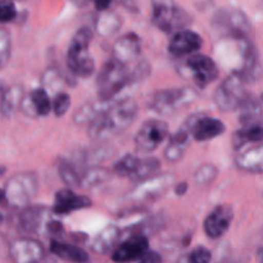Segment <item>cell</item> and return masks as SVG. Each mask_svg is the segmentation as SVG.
I'll return each mask as SVG.
<instances>
[{
	"label": "cell",
	"mask_w": 263,
	"mask_h": 263,
	"mask_svg": "<svg viewBox=\"0 0 263 263\" xmlns=\"http://www.w3.org/2000/svg\"><path fill=\"white\" fill-rule=\"evenodd\" d=\"M138 110V104L134 100L115 99L89 123L87 134L92 140H109L133 125Z\"/></svg>",
	"instance_id": "obj_1"
},
{
	"label": "cell",
	"mask_w": 263,
	"mask_h": 263,
	"mask_svg": "<svg viewBox=\"0 0 263 263\" xmlns=\"http://www.w3.org/2000/svg\"><path fill=\"white\" fill-rule=\"evenodd\" d=\"M131 84H134L133 74L127 64L121 63L113 58L109 59L105 62L98 74V98L102 100L116 99L120 91Z\"/></svg>",
	"instance_id": "obj_2"
},
{
	"label": "cell",
	"mask_w": 263,
	"mask_h": 263,
	"mask_svg": "<svg viewBox=\"0 0 263 263\" xmlns=\"http://www.w3.org/2000/svg\"><path fill=\"white\" fill-rule=\"evenodd\" d=\"M92 40V31L89 27H81L76 31L67 50V67L79 77L91 76L95 69L94 59L87 53Z\"/></svg>",
	"instance_id": "obj_3"
},
{
	"label": "cell",
	"mask_w": 263,
	"mask_h": 263,
	"mask_svg": "<svg viewBox=\"0 0 263 263\" xmlns=\"http://www.w3.org/2000/svg\"><path fill=\"white\" fill-rule=\"evenodd\" d=\"M248 85L249 82L240 72H231L215 91L213 100L216 105L223 112L238 109L239 105L248 95V91H247Z\"/></svg>",
	"instance_id": "obj_4"
},
{
	"label": "cell",
	"mask_w": 263,
	"mask_h": 263,
	"mask_svg": "<svg viewBox=\"0 0 263 263\" xmlns=\"http://www.w3.org/2000/svg\"><path fill=\"white\" fill-rule=\"evenodd\" d=\"M37 176L33 172H20L5 184L4 200L13 208H25L37 193Z\"/></svg>",
	"instance_id": "obj_5"
},
{
	"label": "cell",
	"mask_w": 263,
	"mask_h": 263,
	"mask_svg": "<svg viewBox=\"0 0 263 263\" xmlns=\"http://www.w3.org/2000/svg\"><path fill=\"white\" fill-rule=\"evenodd\" d=\"M198 94L192 87H174L154 92L151 99V109L162 116H170L187 107L197 99Z\"/></svg>",
	"instance_id": "obj_6"
},
{
	"label": "cell",
	"mask_w": 263,
	"mask_h": 263,
	"mask_svg": "<svg viewBox=\"0 0 263 263\" xmlns=\"http://www.w3.org/2000/svg\"><path fill=\"white\" fill-rule=\"evenodd\" d=\"M212 26L222 37L252 39V26L246 13L235 8H223L215 14Z\"/></svg>",
	"instance_id": "obj_7"
},
{
	"label": "cell",
	"mask_w": 263,
	"mask_h": 263,
	"mask_svg": "<svg viewBox=\"0 0 263 263\" xmlns=\"http://www.w3.org/2000/svg\"><path fill=\"white\" fill-rule=\"evenodd\" d=\"M153 14L152 21L161 31L166 33L181 30L192 22L186 10L175 3V0H152Z\"/></svg>",
	"instance_id": "obj_8"
},
{
	"label": "cell",
	"mask_w": 263,
	"mask_h": 263,
	"mask_svg": "<svg viewBox=\"0 0 263 263\" xmlns=\"http://www.w3.org/2000/svg\"><path fill=\"white\" fill-rule=\"evenodd\" d=\"M170 127L164 121L148 120L135 135V146L141 153L154 152L168 136Z\"/></svg>",
	"instance_id": "obj_9"
},
{
	"label": "cell",
	"mask_w": 263,
	"mask_h": 263,
	"mask_svg": "<svg viewBox=\"0 0 263 263\" xmlns=\"http://www.w3.org/2000/svg\"><path fill=\"white\" fill-rule=\"evenodd\" d=\"M184 69L187 72L185 74L192 77L194 84L200 89H204L218 77L217 64L212 58L204 54H190L185 62ZM184 69L181 72H184Z\"/></svg>",
	"instance_id": "obj_10"
},
{
	"label": "cell",
	"mask_w": 263,
	"mask_h": 263,
	"mask_svg": "<svg viewBox=\"0 0 263 263\" xmlns=\"http://www.w3.org/2000/svg\"><path fill=\"white\" fill-rule=\"evenodd\" d=\"M174 179L175 176L171 174L152 175L138 181V185L134 187L128 197L133 200H154L171 186Z\"/></svg>",
	"instance_id": "obj_11"
},
{
	"label": "cell",
	"mask_w": 263,
	"mask_h": 263,
	"mask_svg": "<svg viewBox=\"0 0 263 263\" xmlns=\"http://www.w3.org/2000/svg\"><path fill=\"white\" fill-rule=\"evenodd\" d=\"M192 138L197 141H208L222 135L226 126L222 121L207 116H193L186 121Z\"/></svg>",
	"instance_id": "obj_12"
},
{
	"label": "cell",
	"mask_w": 263,
	"mask_h": 263,
	"mask_svg": "<svg viewBox=\"0 0 263 263\" xmlns=\"http://www.w3.org/2000/svg\"><path fill=\"white\" fill-rule=\"evenodd\" d=\"M149 249V240L143 234H136L116 246L112 251V259L115 262L139 261Z\"/></svg>",
	"instance_id": "obj_13"
},
{
	"label": "cell",
	"mask_w": 263,
	"mask_h": 263,
	"mask_svg": "<svg viewBox=\"0 0 263 263\" xmlns=\"http://www.w3.org/2000/svg\"><path fill=\"white\" fill-rule=\"evenodd\" d=\"M50 213V210L44 205H26L20 215L21 229L28 234H41V231L46 233L49 222L53 220Z\"/></svg>",
	"instance_id": "obj_14"
},
{
	"label": "cell",
	"mask_w": 263,
	"mask_h": 263,
	"mask_svg": "<svg viewBox=\"0 0 263 263\" xmlns=\"http://www.w3.org/2000/svg\"><path fill=\"white\" fill-rule=\"evenodd\" d=\"M9 256L18 263L39 262L45 256V249L43 244L35 239L20 238L10 244Z\"/></svg>",
	"instance_id": "obj_15"
},
{
	"label": "cell",
	"mask_w": 263,
	"mask_h": 263,
	"mask_svg": "<svg viewBox=\"0 0 263 263\" xmlns=\"http://www.w3.org/2000/svg\"><path fill=\"white\" fill-rule=\"evenodd\" d=\"M203 45V40L199 33L192 30H180L171 37L168 43V51L171 55L182 58L197 53Z\"/></svg>",
	"instance_id": "obj_16"
},
{
	"label": "cell",
	"mask_w": 263,
	"mask_h": 263,
	"mask_svg": "<svg viewBox=\"0 0 263 263\" xmlns=\"http://www.w3.org/2000/svg\"><path fill=\"white\" fill-rule=\"evenodd\" d=\"M234 213L230 205H217L204 220V231L208 238L218 239L229 230Z\"/></svg>",
	"instance_id": "obj_17"
},
{
	"label": "cell",
	"mask_w": 263,
	"mask_h": 263,
	"mask_svg": "<svg viewBox=\"0 0 263 263\" xmlns=\"http://www.w3.org/2000/svg\"><path fill=\"white\" fill-rule=\"evenodd\" d=\"M91 205V199L86 195L76 194L69 189L59 190L54 197V205L51 208L55 215H67L73 211L84 210Z\"/></svg>",
	"instance_id": "obj_18"
},
{
	"label": "cell",
	"mask_w": 263,
	"mask_h": 263,
	"mask_svg": "<svg viewBox=\"0 0 263 263\" xmlns=\"http://www.w3.org/2000/svg\"><path fill=\"white\" fill-rule=\"evenodd\" d=\"M141 53L140 37L136 33H126L116 40L112 46V58L121 63L128 64Z\"/></svg>",
	"instance_id": "obj_19"
},
{
	"label": "cell",
	"mask_w": 263,
	"mask_h": 263,
	"mask_svg": "<svg viewBox=\"0 0 263 263\" xmlns=\"http://www.w3.org/2000/svg\"><path fill=\"white\" fill-rule=\"evenodd\" d=\"M23 113L27 116L45 117L51 110V102L46 89H33L27 98L22 99L20 105Z\"/></svg>",
	"instance_id": "obj_20"
},
{
	"label": "cell",
	"mask_w": 263,
	"mask_h": 263,
	"mask_svg": "<svg viewBox=\"0 0 263 263\" xmlns=\"http://www.w3.org/2000/svg\"><path fill=\"white\" fill-rule=\"evenodd\" d=\"M235 164L241 171L261 174L263 168V148L261 143L253 144L249 148H241L235 157Z\"/></svg>",
	"instance_id": "obj_21"
},
{
	"label": "cell",
	"mask_w": 263,
	"mask_h": 263,
	"mask_svg": "<svg viewBox=\"0 0 263 263\" xmlns=\"http://www.w3.org/2000/svg\"><path fill=\"white\" fill-rule=\"evenodd\" d=\"M190 139H192V134H190L189 126L186 122L170 138L168 145L164 149V158L168 162H177L184 157L186 153L187 148L190 145Z\"/></svg>",
	"instance_id": "obj_22"
},
{
	"label": "cell",
	"mask_w": 263,
	"mask_h": 263,
	"mask_svg": "<svg viewBox=\"0 0 263 263\" xmlns=\"http://www.w3.org/2000/svg\"><path fill=\"white\" fill-rule=\"evenodd\" d=\"M84 163L81 162L80 157H62L57 161V170L62 181L68 186H79L80 177H81V168Z\"/></svg>",
	"instance_id": "obj_23"
},
{
	"label": "cell",
	"mask_w": 263,
	"mask_h": 263,
	"mask_svg": "<svg viewBox=\"0 0 263 263\" xmlns=\"http://www.w3.org/2000/svg\"><path fill=\"white\" fill-rule=\"evenodd\" d=\"M121 238V229L116 225L107 226L94 236L90 243L92 252L99 254H108L116 248Z\"/></svg>",
	"instance_id": "obj_24"
},
{
	"label": "cell",
	"mask_w": 263,
	"mask_h": 263,
	"mask_svg": "<svg viewBox=\"0 0 263 263\" xmlns=\"http://www.w3.org/2000/svg\"><path fill=\"white\" fill-rule=\"evenodd\" d=\"M49 251L57 256L58 258L64 259V261L82 263L90 261V256L86 251H84L80 247L73 246V244L63 243L59 240H51L49 246Z\"/></svg>",
	"instance_id": "obj_25"
},
{
	"label": "cell",
	"mask_w": 263,
	"mask_h": 263,
	"mask_svg": "<svg viewBox=\"0 0 263 263\" xmlns=\"http://www.w3.org/2000/svg\"><path fill=\"white\" fill-rule=\"evenodd\" d=\"M263 139V127L262 122L249 123V125H243V127L239 128L233 136V148L236 152L240 151L241 148L247 146L248 144L262 143Z\"/></svg>",
	"instance_id": "obj_26"
},
{
	"label": "cell",
	"mask_w": 263,
	"mask_h": 263,
	"mask_svg": "<svg viewBox=\"0 0 263 263\" xmlns=\"http://www.w3.org/2000/svg\"><path fill=\"white\" fill-rule=\"evenodd\" d=\"M239 120L241 125L259 122L262 116V102L258 97L248 94L239 105Z\"/></svg>",
	"instance_id": "obj_27"
},
{
	"label": "cell",
	"mask_w": 263,
	"mask_h": 263,
	"mask_svg": "<svg viewBox=\"0 0 263 263\" xmlns=\"http://www.w3.org/2000/svg\"><path fill=\"white\" fill-rule=\"evenodd\" d=\"M112 100H102V99H95V100H89V102L85 103L73 116L74 123L77 125H86V123H90L100 112L105 109Z\"/></svg>",
	"instance_id": "obj_28"
},
{
	"label": "cell",
	"mask_w": 263,
	"mask_h": 263,
	"mask_svg": "<svg viewBox=\"0 0 263 263\" xmlns=\"http://www.w3.org/2000/svg\"><path fill=\"white\" fill-rule=\"evenodd\" d=\"M122 27V18L115 12H99V15L95 20V30L103 37L112 36L117 33Z\"/></svg>",
	"instance_id": "obj_29"
},
{
	"label": "cell",
	"mask_w": 263,
	"mask_h": 263,
	"mask_svg": "<svg viewBox=\"0 0 263 263\" xmlns=\"http://www.w3.org/2000/svg\"><path fill=\"white\" fill-rule=\"evenodd\" d=\"M22 90L21 87H8L4 90L0 99V110L3 116L10 117L15 110L20 108L21 102H22Z\"/></svg>",
	"instance_id": "obj_30"
},
{
	"label": "cell",
	"mask_w": 263,
	"mask_h": 263,
	"mask_svg": "<svg viewBox=\"0 0 263 263\" xmlns=\"http://www.w3.org/2000/svg\"><path fill=\"white\" fill-rule=\"evenodd\" d=\"M108 176H109V172L102 167H89L87 170L82 171L79 186L84 187V189L98 186L99 184L104 182Z\"/></svg>",
	"instance_id": "obj_31"
},
{
	"label": "cell",
	"mask_w": 263,
	"mask_h": 263,
	"mask_svg": "<svg viewBox=\"0 0 263 263\" xmlns=\"http://www.w3.org/2000/svg\"><path fill=\"white\" fill-rule=\"evenodd\" d=\"M140 159L139 157L134 156V154H126L123 156L120 161H117L113 166V171L116 175L121 177H131L134 176L135 171L138 170L139 163H140Z\"/></svg>",
	"instance_id": "obj_32"
},
{
	"label": "cell",
	"mask_w": 263,
	"mask_h": 263,
	"mask_svg": "<svg viewBox=\"0 0 263 263\" xmlns=\"http://www.w3.org/2000/svg\"><path fill=\"white\" fill-rule=\"evenodd\" d=\"M159 168H161V161L158 158H156V157H149V158L140 159L138 170L135 171L134 176L131 177V180H134V181H141V180L156 174Z\"/></svg>",
	"instance_id": "obj_33"
},
{
	"label": "cell",
	"mask_w": 263,
	"mask_h": 263,
	"mask_svg": "<svg viewBox=\"0 0 263 263\" xmlns=\"http://www.w3.org/2000/svg\"><path fill=\"white\" fill-rule=\"evenodd\" d=\"M217 176V168L216 166L211 163H205L203 166H200L199 168L197 170L194 175L195 184L197 185H207L211 184L213 180Z\"/></svg>",
	"instance_id": "obj_34"
},
{
	"label": "cell",
	"mask_w": 263,
	"mask_h": 263,
	"mask_svg": "<svg viewBox=\"0 0 263 263\" xmlns=\"http://www.w3.org/2000/svg\"><path fill=\"white\" fill-rule=\"evenodd\" d=\"M10 50H12L10 33L5 28L0 27V69L9 61Z\"/></svg>",
	"instance_id": "obj_35"
},
{
	"label": "cell",
	"mask_w": 263,
	"mask_h": 263,
	"mask_svg": "<svg viewBox=\"0 0 263 263\" xmlns=\"http://www.w3.org/2000/svg\"><path fill=\"white\" fill-rule=\"evenodd\" d=\"M71 107V97L67 92L59 91L54 97L53 103H51V109L54 110V115L57 117H62L67 113V110Z\"/></svg>",
	"instance_id": "obj_36"
},
{
	"label": "cell",
	"mask_w": 263,
	"mask_h": 263,
	"mask_svg": "<svg viewBox=\"0 0 263 263\" xmlns=\"http://www.w3.org/2000/svg\"><path fill=\"white\" fill-rule=\"evenodd\" d=\"M17 15L18 12L13 0H0V23L12 22Z\"/></svg>",
	"instance_id": "obj_37"
},
{
	"label": "cell",
	"mask_w": 263,
	"mask_h": 263,
	"mask_svg": "<svg viewBox=\"0 0 263 263\" xmlns=\"http://www.w3.org/2000/svg\"><path fill=\"white\" fill-rule=\"evenodd\" d=\"M211 258H212V253L210 249L202 246L193 249L189 254V261L193 263H207L211 261Z\"/></svg>",
	"instance_id": "obj_38"
},
{
	"label": "cell",
	"mask_w": 263,
	"mask_h": 263,
	"mask_svg": "<svg viewBox=\"0 0 263 263\" xmlns=\"http://www.w3.org/2000/svg\"><path fill=\"white\" fill-rule=\"evenodd\" d=\"M161 261H162L161 254L157 253V252L149 251V249L143 254V257L139 259V262H145V263H156V262H161Z\"/></svg>",
	"instance_id": "obj_39"
},
{
	"label": "cell",
	"mask_w": 263,
	"mask_h": 263,
	"mask_svg": "<svg viewBox=\"0 0 263 263\" xmlns=\"http://www.w3.org/2000/svg\"><path fill=\"white\" fill-rule=\"evenodd\" d=\"M94 3V7L98 12H104V10H108L112 5L113 0H91Z\"/></svg>",
	"instance_id": "obj_40"
},
{
	"label": "cell",
	"mask_w": 263,
	"mask_h": 263,
	"mask_svg": "<svg viewBox=\"0 0 263 263\" xmlns=\"http://www.w3.org/2000/svg\"><path fill=\"white\" fill-rule=\"evenodd\" d=\"M186 192H187V182L181 181L180 184H177L176 186H175V194L179 195V197L184 195Z\"/></svg>",
	"instance_id": "obj_41"
},
{
	"label": "cell",
	"mask_w": 263,
	"mask_h": 263,
	"mask_svg": "<svg viewBox=\"0 0 263 263\" xmlns=\"http://www.w3.org/2000/svg\"><path fill=\"white\" fill-rule=\"evenodd\" d=\"M69 2H71L73 5H76V7L85 8L90 2H91V0H69Z\"/></svg>",
	"instance_id": "obj_42"
},
{
	"label": "cell",
	"mask_w": 263,
	"mask_h": 263,
	"mask_svg": "<svg viewBox=\"0 0 263 263\" xmlns=\"http://www.w3.org/2000/svg\"><path fill=\"white\" fill-rule=\"evenodd\" d=\"M5 172H7V168H5L4 166H0V179H2V177L4 176Z\"/></svg>",
	"instance_id": "obj_43"
},
{
	"label": "cell",
	"mask_w": 263,
	"mask_h": 263,
	"mask_svg": "<svg viewBox=\"0 0 263 263\" xmlns=\"http://www.w3.org/2000/svg\"><path fill=\"white\" fill-rule=\"evenodd\" d=\"M0 200H4V193L2 189H0Z\"/></svg>",
	"instance_id": "obj_44"
},
{
	"label": "cell",
	"mask_w": 263,
	"mask_h": 263,
	"mask_svg": "<svg viewBox=\"0 0 263 263\" xmlns=\"http://www.w3.org/2000/svg\"><path fill=\"white\" fill-rule=\"evenodd\" d=\"M3 220H4V217H3V215H2V213H0V223L3 222Z\"/></svg>",
	"instance_id": "obj_45"
}]
</instances>
